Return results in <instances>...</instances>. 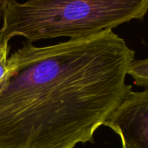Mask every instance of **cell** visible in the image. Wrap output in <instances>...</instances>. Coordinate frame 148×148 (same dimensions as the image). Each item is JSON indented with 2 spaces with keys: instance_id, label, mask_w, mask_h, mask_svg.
I'll return each mask as SVG.
<instances>
[{
  "instance_id": "cell-5",
  "label": "cell",
  "mask_w": 148,
  "mask_h": 148,
  "mask_svg": "<svg viewBox=\"0 0 148 148\" xmlns=\"http://www.w3.org/2000/svg\"><path fill=\"white\" fill-rule=\"evenodd\" d=\"M9 50V43H4L0 47V79L4 77L7 70Z\"/></svg>"
},
{
  "instance_id": "cell-6",
  "label": "cell",
  "mask_w": 148,
  "mask_h": 148,
  "mask_svg": "<svg viewBox=\"0 0 148 148\" xmlns=\"http://www.w3.org/2000/svg\"><path fill=\"white\" fill-rule=\"evenodd\" d=\"M4 43H5V42H2V41H1V39H0V47H1V45H2Z\"/></svg>"
},
{
  "instance_id": "cell-4",
  "label": "cell",
  "mask_w": 148,
  "mask_h": 148,
  "mask_svg": "<svg viewBox=\"0 0 148 148\" xmlns=\"http://www.w3.org/2000/svg\"><path fill=\"white\" fill-rule=\"evenodd\" d=\"M127 74L133 79L134 85L148 88V58L133 60L129 66Z\"/></svg>"
},
{
  "instance_id": "cell-2",
  "label": "cell",
  "mask_w": 148,
  "mask_h": 148,
  "mask_svg": "<svg viewBox=\"0 0 148 148\" xmlns=\"http://www.w3.org/2000/svg\"><path fill=\"white\" fill-rule=\"evenodd\" d=\"M0 39L17 36L33 43L67 37L79 38L112 30L148 12V0H2Z\"/></svg>"
},
{
  "instance_id": "cell-3",
  "label": "cell",
  "mask_w": 148,
  "mask_h": 148,
  "mask_svg": "<svg viewBox=\"0 0 148 148\" xmlns=\"http://www.w3.org/2000/svg\"><path fill=\"white\" fill-rule=\"evenodd\" d=\"M104 125L119 136L122 148H148V88L131 91Z\"/></svg>"
},
{
  "instance_id": "cell-1",
  "label": "cell",
  "mask_w": 148,
  "mask_h": 148,
  "mask_svg": "<svg viewBox=\"0 0 148 148\" xmlns=\"http://www.w3.org/2000/svg\"><path fill=\"white\" fill-rule=\"evenodd\" d=\"M135 52L112 30L51 45L25 43L0 79V148H74L120 106Z\"/></svg>"
}]
</instances>
